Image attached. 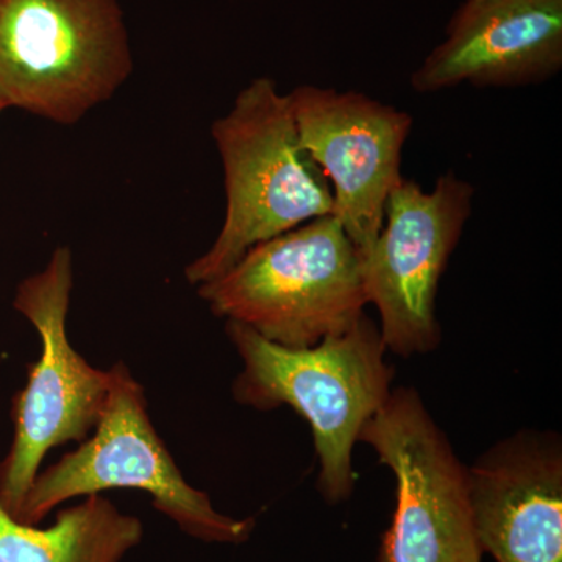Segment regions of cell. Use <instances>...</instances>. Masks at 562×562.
I'll list each match as a JSON object with an SVG mask.
<instances>
[{"instance_id":"1","label":"cell","mask_w":562,"mask_h":562,"mask_svg":"<svg viewBox=\"0 0 562 562\" xmlns=\"http://www.w3.org/2000/svg\"><path fill=\"white\" fill-rule=\"evenodd\" d=\"M227 336L244 362L235 401L260 412L286 405L308 422L317 490L330 505L346 502L355 487V443L392 392L395 371L379 325L364 313L349 330L306 349L268 341L239 322L227 321Z\"/></svg>"},{"instance_id":"2","label":"cell","mask_w":562,"mask_h":562,"mask_svg":"<svg viewBox=\"0 0 562 562\" xmlns=\"http://www.w3.org/2000/svg\"><path fill=\"white\" fill-rule=\"evenodd\" d=\"M211 136L224 166L225 217L213 246L184 269L195 288L257 244L333 214L330 183L302 147L290 95L269 77L243 88Z\"/></svg>"},{"instance_id":"3","label":"cell","mask_w":562,"mask_h":562,"mask_svg":"<svg viewBox=\"0 0 562 562\" xmlns=\"http://www.w3.org/2000/svg\"><path fill=\"white\" fill-rule=\"evenodd\" d=\"M198 292L217 317L290 349L349 330L368 305L360 254L333 214L257 244Z\"/></svg>"},{"instance_id":"4","label":"cell","mask_w":562,"mask_h":562,"mask_svg":"<svg viewBox=\"0 0 562 562\" xmlns=\"http://www.w3.org/2000/svg\"><path fill=\"white\" fill-rule=\"evenodd\" d=\"M117 0H0V109L74 125L131 79Z\"/></svg>"},{"instance_id":"5","label":"cell","mask_w":562,"mask_h":562,"mask_svg":"<svg viewBox=\"0 0 562 562\" xmlns=\"http://www.w3.org/2000/svg\"><path fill=\"white\" fill-rule=\"evenodd\" d=\"M111 371L101 420L79 449L36 475L18 520L38 525L61 503L110 490L144 491L151 505L181 531L203 542L243 543L254 519H235L214 509L209 494L181 475L172 454L151 425L143 386L124 362Z\"/></svg>"},{"instance_id":"6","label":"cell","mask_w":562,"mask_h":562,"mask_svg":"<svg viewBox=\"0 0 562 562\" xmlns=\"http://www.w3.org/2000/svg\"><path fill=\"white\" fill-rule=\"evenodd\" d=\"M74 286L72 251L57 247L41 272L21 281L13 306L38 331L43 350L13 398L10 452L0 462V505L18 520L49 450L81 442L101 420L111 371L92 368L70 346L66 321Z\"/></svg>"},{"instance_id":"7","label":"cell","mask_w":562,"mask_h":562,"mask_svg":"<svg viewBox=\"0 0 562 562\" xmlns=\"http://www.w3.org/2000/svg\"><path fill=\"white\" fill-rule=\"evenodd\" d=\"M360 441L395 479V512L373 562H482L468 468L416 391L392 390Z\"/></svg>"},{"instance_id":"8","label":"cell","mask_w":562,"mask_h":562,"mask_svg":"<svg viewBox=\"0 0 562 562\" xmlns=\"http://www.w3.org/2000/svg\"><path fill=\"white\" fill-rule=\"evenodd\" d=\"M472 202V184L453 172L442 173L431 192L402 179L387 198L382 232L362 258V280L392 353H428L441 341L436 297Z\"/></svg>"},{"instance_id":"9","label":"cell","mask_w":562,"mask_h":562,"mask_svg":"<svg viewBox=\"0 0 562 562\" xmlns=\"http://www.w3.org/2000/svg\"><path fill=\"white\" fill-rule=\"evenodd\" d=\"M288 95L302 147L330 183L333 216L362 260L403 179L402 150L413 117L357 91L301 85Z\"/></svg>"},{"instance_id":"10","label":"cell","mask_w":562,"mask_h":562,"mask_svg":"<svg viewBox=\"0 0 562 562\" xmlns=\"http://www.w3.org/2000/svg\"><path fill=\"white\" fill-rule=\"evenodd\" d=\"M446 33L413 72V90L420 94L462 83L524 87L562 68V0L464 2Z\"/></svg>"},{"instance_id":"11","label":"cell","mask_w":562,"mask_h":562,"mask_svg":"<svg viewBox=\"0 0 562 562\" xmlns=\"http://www.w3.org/2000/svg\"><path fill=\"white\" fill-rule=\"evenodd\" d=\"M473 527L495 562H562V449L525 431L468 468Z\"/></svg>"},{"instance_id":"12","label":"cell","mask_w":562,"mask_h":562,"mask_svg":"<svg viewBox=\"0 0 562 562\" xmlns=\"http://www.w3.org/2000/svg\"><path fill=\"white\" fill-rule=\"evenodd\" d=\"M138 517L101 494L61 509L55 524H22L0 505V562H121L143 541Z\"/></svg>"},{"instance_id":"13","label":"cell","mask_w":562,"mask_h":562,"mask_svg":"<svg viewBox=\"0 0 562 562\" xmlns=\"http://www.w3.org/2000/svg\"><path fill=\"white\" fill-rule=\"evenodd\" d=\"M465 2H468V3H476V2H482V0H465Z\"/></svg>"},{"instance_id":"14","label":"cell","mask_w":562,"mask_h":562,"mask_svg":"<svg viewBox=\"0 0 562 562\" xmlns=\"http://www.w3.org/2000/svg\"><path fill=\"white\" fill-rule=\"evenodd\" d=\"M2 111H3V110H2V109H0V113H2Z\"/></svg>"}]
</instances>
